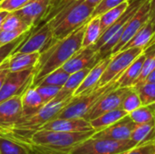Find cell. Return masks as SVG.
<instances>
[{
	"label": "cell",
	"instance_id": "cell-1",
	"mask_svg": "<svg viewBox=\"0 0 155 154\" xmlns=\"http://www.w3.org/2000/svg\"><path fill=\"white\" fill-rule=\"evenodd\" d=\"M94 7L85 0H52L49 10L41 24H47L53 35L52 44L65 38L86 23ZM40 24V25H41Z\"/></svg>",
	"mask_w": 155,
	"mask_h": 154
},
{
	"label": "cell",
	"instance_id": "cell-2",
	"mask_svg": "<svg viewBox=\"0 0 155 154\" xmlns=\"http://www.w3.org/2000/svg\"><path fill=\"white\" fill-rule=\"evenodd\" d=\"M87 22L76 28L65 38L54 42L47 49L40 53L38 62L35 66L34 79L31 86H36L45 76L55 69L62 67L73 54L82 48Z\"/></svg>",
	"mask_w": 155,
	"mask_h": 154
},
{
	"label": "cell",
	"instance_id": "cell-3",
	"mask_svg": "<svg viewBox=\"0 0 155 154\" xmlns=\"http://www.w3.org/2000/svg\"><path fill=\"white\" fill-rule=\"evenodd\" d=\"M95 131L60 132L40 129L33 133L29 145L41 154H67L76 144L90 138Z\"/></svg>",
	"mask_w": 155,
	"mask_h": 154
},
{
	"label": "cell",
	"instance_id": "cell-4",
	"mask_svg": "<svg viewBox=\"0 0 155 154\" xmlns=\"http://www.w3.org/2000/svg\"><path fill=\"white\" fill-rule=\"evenodd\" d=\"M117 87H119L117 81H114L104 86L97 87L89 93L73 96L56 118H84L102 96Z\"/></svg>",
	"mask_w": 155,
	"mask_h": 154
},
{
	"label": "cell",
	"instance_id": "cell-5",
	"mask_svg": "<svg viewBox=\"0 0 155 154\" xmlns=\"http://www.w3.org/2000/svg\"><path fill=\"white\" fill-rule=\"evenodd\" d=\"M136 145L132 140L116 141L91 136L74 146L67 154H118Z\"/></svg>",
	"mask_w": 155,
	"mask_h": 154
},
{
	"label": "cell",
	"instance_id": "cell-6",
	"mask_svg": "<svg viewBox=\"0 0 155 154\" xmlns=\"http://www.w3.org/2000/svg\"><path fill=\"white\" fill-rule=\"evenodd\" d=\"M144 50V48L134 47L126 50H122L117 54L111 55V61L109 62L98 83V87L104 86L111 82L117 81L120 75L125 71V69Z\"/></svg>",
	"mask_w": 155,
	"mask_h": 154
},
{
	"label": "cell",
	"instance_id": "cell-7",
	"mask_svg": "<svg viewBox=\"0 0 155 154\" xmlns=\"http://www.w3.org/2000/svg\"><path fill=\"white\" fill-rule=\"evenodd\" d=\"M52 32L47 24L44 23L31 29L29 34L18 44L12 54H31L43 52L52 44Z\"/></svg>",
	"mask_w": 155,
	"mask_h": 154
},
{
	"label": "cell",
	"instance_id": "cell-8",
	"mask_svg": "<svg viewBox=\"0 0 155 154\" xmlns=\"http://www.w3.org/2000/svg\"><path fill=\"white\" fill-rule=\"evenodd\" d=\"M35 68L9 72L0 89V103L15 95L23 94L33 84Z\"/></svg>",
	"mask_w": 155,
	"mask_h": 154
},
{
	"label": "cell",
	"instance_id": "cell-9",
	"mask_svg": "<svg viewBox=\"0 0 155 154\" xmlns=\"http://www.w3.org/2000/svg\"><path fill=\"white\" fill-rule=\"evenodd\" d=\"M130 89L131 87H117L108 92L98 100L84 118L90 122L106 112L120 108Z\"/></svg>",
	"mask_w": 155,
	"mask_h": 154
},
{
	"label": "cell",
	"instance_id": "cell-10",
	"mask_svg": "<svg viewBox=\"0 0 155 154\" xmlns=\"http://www.w3.org/2000/svg\"><path fill=\"white\" fill-rule=\"evenodd\" d=\"M150 20V5L148 0H144L137 12L132 16V18L125 25L123 34L117 43L114 47L110 55L115 54L121 51L124 44L137 33V31Z\"/></svg>",
	"mask_w": 155,
	"mask_h": 154
},
{
	"label": "cell",
	"instance_id": "cell-11",
	"mask_svg": "<svg viewBox=\"0 0 155 154\" xmlns=\"http://www.w3.org/2000/svg\"><path fill=\"white\" fill-rule=\"evenodd\" d=\"M22 94L0 103V134H7L22 116Z\"/></svg>",
	"mask_w": 155,
	"mask_h": 154
},
{
	"label": "cell",
	"instance_id": "cell-12",
	"mask_svg": "<svg viewBox=\"0 0 155 154\" xmlns=\"http://www.w3.org/2000/svg\"><path fill=\"white\" fill-rule=\"evenodd\" d=\"M52 0H31L15 13L32 29L39 25L46 15Z\"/></svg>",
	"mask_w": 155,
	"mask_h": 154
},
{
	"label": "cell",
	"instance_id": "cell-13",
	"mask_svg": "<svg viewBox=\"0 0 155 154\" xmlns=\"http://www.w3.org/2000/svg\"><path fill=\"white\" fill-rule=\"evenodd\" d=\"M101 60L98 52L94 45L81 48L73 56L68 59L62 66V68L68 74H74L84 68L94 66Z\"/></svg>",
	"mask_w": 155,
	"mask_h": 154
},
{
	"label": "cell",
	"instance_id": "cell-14",
	"mask_svg": "<svg viewBox=\"0 0 155 154\" xmlns=\"http://www.w3.org/2000/svg\"><path fill=\"white\" fill-rule=\"evenodd\" d=\"M136 125L137 124L130 118V116L126 115L125 117L114 123V124L103 130L95 132L92 135V137L111 139V140H116V141L130 140L132 133L136 127Z\"/></svg>",
	"mask_w": 155,
	"mask_h": 154
},
{
	"label": "cell",
	"instance_id": "cell-15",
	"mask_svg": "<svg viewBox=\"0 0 155 154\" xmlns=\"http://www.w3.org/2000/svg\"><path fill=\"white\" fill-rule=\"evenodd\" d=\"M41 129L68 133L94 131L90 122L84 118H54L46 123Z\"/></svg>",
	"mask_w": 155,
	"mask_h": 154
},
{
	"label": "cell",
	"instance_id": "cell-16",
	"mask_svg": "<svg viewBox=\"0 0 155 154\" xmlns=\"http://www.w3.org/2000/svg\"><path fill=\"white\" fill-rule=\"evenodd\" d=\"M111 61V55H108L103 59H101L94 66L91 68L80 86L76 89L74 93V96H77L80 94H84L93 91L94 89L98 87V83L105 71L109 62Z\"/></svg>",
	"mask_w": 155,
	"mask_h": 154
},
{
	"label": "cell",
	"instance_id": "cell-17",
	"mask_svg": "<svg viewBox=\"0 0 155 154\" xmlns=\"http://www.w3.org/2000/svg\"><path fill=\"white\" fill-rule=\"evenodd\" d=\"M22 116L20 120L31 117L36 113L44 105L45 103L36 91L35 87L30 86L22 94ZM19 120V121H20Z\"/></svg>",
	"mask_w": 155,
	"mask_h": 154
},
{
	"label": "cell",
	"instance_id": "cell-18",
	"mask_svg": "<svg viewBox=\"0 0 155 154\" xmlns=\"http://www.w3.org/2000/svg\"><path fill=\"white\" fill-rule=\"evenodd\" d=\"M144 60H145V50L138 57H136L134 61L120 75V77L117 80V84L119 87H133L134 84L138 79L142 72Z\"/></svg>",
	"mask_w": 155,
	"mask_h": 154
},
{
	"label": "cell",
	"instance_id": "cell-19",
	"mask_svg": "<svg viewBox=\"0 0 155 154\" xmlns=\"http://www.w3.org/2000/svg\"><path fill=\"white\" fill-rule=\"evenodd\" d=\"M153 22L149 20L124 44V46L121 49V51L129 48H134V47L146 49L147 47L150 46V43L153 39Z\"/></svg>",
	"mask_w": 155,
	"mask_h": 154
},
{
	"label": "cell",
	"instance_id": "cell-20",
	"mask_svg": "<svg viewBox=\"0 0 155 154\" xmlns=\"http://www.w3.org/2000/svg\"><path fill=\"white\" fill-rule=\"evenodd\" d=\"M90 70H91V67H88V68H84L80 71H77L74 74H71L67 81L65 82L64 86L61 88V90L59 91V93H57L54 99L64 100V99L72 98L74 96V92L80 86V84H82V82L84 81V79L85 78V76L87 75Z\"/></svg>",
	"mask_w": 155,
	"mask_h": 154
},
{
	"label": "cell",
	"instance_id": "cell-21",
	"mask_svg": "<svg viewBox=\"0 0 155 154\" xmlns=\"http://www.w3.org/2000/svg\"><path fill=\"white\" fill-rule=\"evenodd\" d=\"M39 56V52L31 54H12L8 57L9 71L19 72L30 68H35L38 62Z\"/></svg>",
	"mask_w": 155,
	"mask_h": 154
},
{
	"label": "cell",
	"instance_id": "cell-22",
	"mask_svg": "<svg viewBox=\"0 0 155 154\" xmlns=\"http://www.w3.org/2000/svg\"><path fill=\"white\" fill-rule=\"evenodd\" d=\"M126 115H128V113L120 107V108H117V109H114V110H112V111H109L101 114L95 119L90 121V123L93 129L95 132H97L114 124V123L123 119Z\"/></svg>",
	"mask_w": 155,
	"mask_h": 154
},
{
	"label": "cell",
	"instance_id": "cell-23",
	"mask_svg": "<svg viewBox=\"0 0 155 154\" xmlns=\"http://www.w3.org/2000/svg\"><path fill=\"white\" fill-rule=\"evenodd\" d=\"M0 154H36L27 144L0 134Z\"/></svg>",
	"mask_w": 155,
	"mask_h": 154
},
{
	"label": "cell",
	"instance_id": "cell-24",
	"mask_svg": "<svg viewBox=\"0 0 155 154\" xmlns=\"http://www.w3.org/2000/svg\"><path fill=\"white\" fill-rule=\"evenodd\" d=\"M102 34L100 16L91 17L87 24L84 34L82 48L94 45Z\"/></svg>",
	"mask_w": 155,
	"mask_h": 154
},
{
	"label": "cell",
	"instance_id": "cell-25",
	"mask_svg": "<svg viewBox=\"0 0 155 154\" xmlns=\"http://www.w3.org/2000/svg\"><path fill=\"white\" fill-rule=\"evenodd\" d=\"M130 5V2L128 1H124L123 3H121L120 5H116L114 8L109 9L108 11H106L105 13H104L101 16H100V23H101V30H102V34L103 32H104L110 25H112L114 22H116L120 16L125 12V10L128 8Z\"/></svg>",
	"mask_w": 155,
	"mask_h": 154
},
{
	"label": "cell",
	"instance_id": "cell-26",
	"mask_svg": "<svg viewBox=\"0 0 155 154\" xmlns=\"http://www.w3.org/2000/svg\"><path fill=\"white\" fill-rule=\"evenodd\" d=\"M128 115L136 124L151 122L155 119V103L142 105L138 109L130 113Z\"/></svg>",
	"mask_w": 155,
	"mask_h": 154
},
{
	"label": "cell",
	"instance_id": "cell-27",
	"mask_svg": "<svg viewBox=\"0 0 155 154\" xmlns=\"http://www.w3.org/2000/svg\"><path fill=\"white\" fill-rule=\"evenodd\" d=\"M70 74L65 72L62 67H59L55 69L54 71L51 72L48 74L46 76H45L37 85L40 84H49V85H55V86H60L63 87L65 82L67 81Z\"/></svg>",
	"mask_w": 155,
	"mask_h": 154
},
{
	"label": "cell",
	"instance_id": "cell-28",
	"mask_svg": "<svg viewBox=\"0 0 155 154\" xmlns=\"http://www.w3.org/2000/svg\"><path fill=\"white\" fill-rule=\"evenodd\" d=\"M139 94L143 105L155 103V84L143 83L134 87Z\"/></svg>",
	"mask_w": 155,
	"mask_h": 154
},
{
	"label": "cell",
	"instance_id": "cell-29",
	"mask_svg": "<svg viewBox=\"0 0 155 154\" xmlns=\"http://www.w3.org/2000/svg\"><path fill=\"white\" fill-rule=\"evenodd\" d=\"M142 105H143V103H142V101L139 97L138 93L136 92V90L134 87H131L129 93H127V95L124 99V102L122 103L121 108L123 110H124L129 114L130 113L138 109Z\"/></svg>",
	"mask_w": 155,
	"mask_h": 154
},
{
	"label": "cell",
	"instance_id": "cell-30",
	"mask_svg": "<svg viewBox=\"0 0 155 154\" xmlns=\"http://www.w3.org/2000/svg\"><path fill=\"white\" fill-rule=\"evenodd\" d=\"M30 31H31V30L25 32V34H23L22 35H20L19 37H17L16 39H15V40L12 41V42H9V43H7V44H3V45H0V65H1V64H2L6 58H8V57L12 54L13 51L18 46V44H20V43H21V42L29 34Z\"/></svg>",
	"mask_w": 155,
	"mask_h": 154
},
{
	"label": "cell",
	"instance_id": "cell-31",
	"mask_svg": "<svg viewBox=\"0 0 155 154\" xmlns=\"http://www.w3.org/2000/svg\"><path fill=\"white\" fill-rule=\"evenodd\" d=\"M62 87L60 86H55V85H49V84H40L36 85L35 89L39 93L40 96L42 97L45 104L51 102L55 98L59 91L61 90Z\"/></svg>",
	"mask_w": 155,
	"mask_h": 154
},
{
	"label": "cell",
	"instance_id": "cell-32",
	"mask_svg": "<svg viewBox=\"0 0 155 154\" xmlns=\"http://www.w3.org/2000/svg\"><path fill=\"white\" fill-rule=\"evenodd\" d=\"M31 29L32 28L30 26L25 25V26H22V27H19V28L14 29V30L0 31V45H3L5 44L14 41L15 39H16L17 37H19L20 35H22L23 34H25V32H27Z\"/></svg>",
	"mask_w": 155,
	"mask_h": 154
},
{
	"label": "cell",
	"instance_id": "cell-33",
	"mask_svg": "<svg viewBox=\"0 0 155 154\" xmlns=\"http://www.w3.org/2000/svg\"><path fill=\"white\" fill-rule=\"evenodd\" d=\"M25 25H27L24 21H22L15 12H11V13H8V15L5 18L4 23L2 25L1 31L2 30H4V31L14 30V29H17L19 27L25 26Z\"/></svg>",
	"mask_w": 155,
	"mask_h": 154
},
{
	"label": "cell",
	"instance_id": "cell-34",
	"mask_svg": "<svg viewBox=\"0 0 155 154\" xmlns=\"http://www.w3.org/2000/svg\"><path fill=\"white\" fill-rule=\"evenodd\" d=\"M126 0H102L94 9L92 16L91 17H95V16H101L104 13L108 11L111 8L115 7L116 5H120L121 3L124 2Z\"/></svg>",
	"mask_w": 155,
	"mask_h": 154
},
{
	"label": "cell",
	"instance_id": "cell-35",
	"mask_svg": "<svg viewBox=\"0 0 155 154\" xmlns=\"http://www.w3.org/2000/svg\"><path fill=\"white\" fill-rule=\"evenodd\" d=\"M118 154H155V143L138 144Z\"/></svg>",
	"mask_w": 155,
	"mask_h": 154
},
{
	"label": "cell",
	"instance_id": "cell-36",
	"mask_svg": "<svg viewBox=\"0 0 155 154\" xmlns=\"http://www.w3.org/2000/svg\"><path fill=\"white\" fill-rule=\"evenodd\" d=\"M31 0H3L0 3V9L5 10L9 13L15 12L24 7Z\"/></svg>",
	"mask_w": 155,
	"mask_h": 154
},
{
	"label": "cell",
	"instance_id": "cell-37",
	"mask_svg": "<svg viewBox=\"0 0 155 154\" xmlns=\"http://www.w3.org/2000/svg\"><path fill=\"white\" fill-rule=\"evenodd\" d=\"M9 62H8V58H6L0 65V89L5 80L6 75L9 73Z\"/></svg>",
	"mask_w": 155,
	"mask_h": 154
},
{
	"label": "cell",
	"instance_id": "cell-38",
	"mask_svg": "<svg viewBox=\"0 0 155 154\" xmlns=\"http://www.w3.org/2000/svg\"><path fill=\"white\" fill-rule=\"evenodd\" d=\"M150 5V21H153L155 18V0H148Z\"/></svg>",
	"mask_w": 155,
	"mask_h": 154
},
{
	"label": "cell",
	"instance_id": "cell-39",
	"mask_svg": "<svg viewBox=\"0 0 155 154\" xmlns=\"http://www.w3.org/2000/svg\"><path fill=\"white\" fill-rule=\"evenodd\" d=\"M8 13L9 12H7L5 10H1L0 9V31H1V28H2V25L4 23V20L6 17V15H8Z\"/></svg>",
	"mask_w": 155,
	"mask_h": 154
},
{
	"label": "cell",
	"instance_id": "cell-40",
	"mask_svg": "<svg viewBox=\"0 0 155 154\" xmlns=\"http://www.w3.org/2000/svg\"><path fill=\"white\" fill-rule=\"evenodd\" d=\"M89 5H91L92 6H94V7H95L102 0H85Z\"/></svg>",
	"mask_w": 155,
	"mask_h": 154
},
{
	"label": "cell",
	"instance_id": "cell-41",
	"mask_svg": "<svg viewBox=\"0 0 155 154\" xmlns=\"http://www.w3.org/2000/svg\"><path fill=\"white\" fill-rule=\"evenodd\" d=\"M153 39H152L151 43H150V45H152L153 44L155 43V18L153 21Z\"/></svg>",
	"mask_w": 155,
	"mask_h": 154
},
{
	"label": "cell",
	"instance_id": "cell-42",
	"mask_svg": "<svg viewBox=\"0 0 155 154\" xmlns=\"http://www.w3.org/2000/svg\"><path fill=\"white\" fill-rule=\"evenodd\" d=\"M126 1H128V2H131V1H133V0H126Z\"/></svg>",
	"mask_w": 155,
	"mask_h": 154
},
{
	"label": "cell",
	"instance_id": "cell-43",
	"mask_svg": "<svg viewBox=\"0 0 155 154\" xmlns=\"http://www.w3.org/2000/svg\"><path fill=\"white\" fill-rule=\"evenodd\" d=\"M2 1H3V0H0V3H1V2H2Z\"/></svg>",
	"mask_w": 155,
	"mask_h": 154
}]
</instances>
